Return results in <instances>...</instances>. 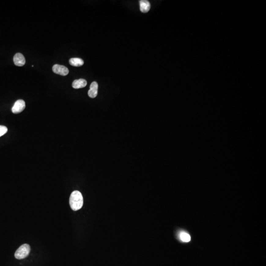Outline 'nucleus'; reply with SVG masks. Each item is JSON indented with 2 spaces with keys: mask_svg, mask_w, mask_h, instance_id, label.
Segmentation results:
<instances>
[{
  "mask_svg": "<svg viewBox=\"0 0 266 266\" xmlns=\"http://www.w3.org/2000/svg\"><path fill=\"white\" fill-rule=\"evenodd\" d=\"M98 89V84L96 81L93 82L90 85V89L88 92V95L91 98H94L97 96Z\"/></svg>",
  "mask_w": 266,
  "mask_h": 266,
  "instance_id": "nucleus-6",
  "label": "nucleus"
},
{
  "mask_svg": "<svg viewBox=\"0 0 266 266\" xmlns=\"http://www.w3.org/2000/svg\"><path fill=\"white\" fill-rule=\"evenodd\" d=\"M180 239L184 242H189L191 240V237L186 232H181L179 235Z\"/></svg>",
  "mask_w": 266,
  "mask_h": 266,
  "instance_id": "nucleus-10",
  "label": "nucleus"
},
{
  "mask_svg": "<svg viewBox=\"0 0 266 266\" xmlns=\"http://www.w3.org/2000/svg\"><path fill=\"white\" fill-rule=\"evenodd\" d=\"M70 205L71 208L74 211L79 210L83 207V198L81 193L79 191H74L70 196Z\"/></svg>",
  "mask_w": 266,
  "mask_h": 266,
  "instance_id": "nucleus-1",
  "label": "nucleus"
},
{
  "mask_svg": "<svg viewBox=\"0 0 266 266\" xmlns=\"http://www.w3.org/2000/svg\"><path fill=\"white\" fill-rule=\"evenodd\" d=\"M8 132V128L5 126L0 125V137L3 136Z\"/></svg>",
  "mask_w": 266,
  "mask_h": 266,
  "instance_id": "nucleus-11",
  "label": "nucleus"
},
{
  "mask_svg": "<svg viewBox=\"0 0 266 266\" xmlns=\"http://www.w3.org/2000/svg\"><path fill=\"white\" fill-rule=\"evenodd\" d=\"M30 250L31 248L29 245L28 244H24L18 248L15 252L14 256L18 260L23 259L29 255Z\"/></svg>",
  "mask_w": 266,
  "mask_h": 266,
  "instance_id": "nucleus-2",
  "label": "nucleus"
},
{
  "mask_svg": "<svg viewBox=\"0 0 266 266\" xmlns=\"http://www.w3.org/2000/svg\"><path fill=\"white\" fill-rule=\"evenodd\" d=\"M25 103L23 100H18L15 102L12 108V112L13 113H19L22 112L25 108Z\"/></svg>",
  "mask_w": 266,
  "mask_h": 266,
  "instance_id": "nucleus-4",
  "label": "nucleus"
},
{
  "mask_svg": "<svg viewBox=\"0 0 266 266\" xmlns=\"http://www.w3.org/2000/svg\"><path fill=\"white\" fill-rule=\"evenodd\" d=\"M14 63L16 66H23L25 65L26 63L25 58L21 53H17L14 55L13 57Z\"/></svg>",
  "mask_w": 266,
  "mask_h": 266,
  "instance_id": "nucleus-5",
  "label": "nucleus"
},
{
  "mask_svg": "<svg viewBox=\"0 0 266 266\" xmlns=\"http://www.w3.org/2000/svg\"><path fill=\"white\" fill-rule=\"evenodd\" d=\"M87 85V81L84 79L75 80L72 84V87L75 89L82 88L85 87Z\"/></svg>",
  "mask_w": 266,
  "mask_h": 266,
  "instance_id": "nucleus-7",
  "label": "nucleus"
},
{
  "mask_svg": "<svg viewBox=\"0 0 266 266\" xmlns=\"http://www.w3.org/2000/svg\"><path fill=\"white\" fill-rule=\"evenodd\" d=\"M139 6H140V10L142 13H147L150 9V4L148 1L146 0L139 1Z\"/></svg>",
  "mask_w": 266,
  "mask_h": 266,
  "instance_id": "nucleus-8",
  "label": "nucleus"
},
{
  "mask_svg": "<svg viewBox=\"0 0 266 266\" xmlns=\"http://www.w3.org/2000/svg\"><path fill=\"white\" fill-rule=\"evenodd\" d=\"M70 65L75 67H80L84 64V61L82 59L79 58H72L69 60Z\"/></svg>",
  "mask_w": 266,
  "mask_h": 266,
  "instance_id": "nucleus-9",
  "label": "nucleus"
},
{
  "mask_svg": "<svg viewBox=\"0 0 266 266\" xmlns=\"http://www.w3.org/2000/svg\"><path fill=\"white\" fill-rule=\"evenodd\" d=\"M52 71L53 72L58 75H61L63 76H65L68 75L69 71L68 68L63 65H60L58 64H55L52 67Z\"/></svg>",
  "mask_w": 266,
  "mask_h": 266,
  "instance_id": "nucleus-3",
  "label": "nucleus"
}]
</instances>
